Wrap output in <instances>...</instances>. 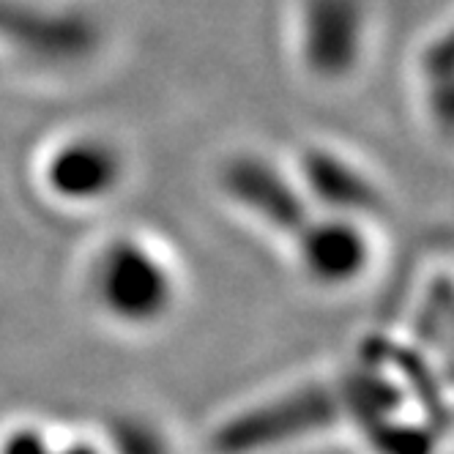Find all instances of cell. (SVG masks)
<instances>
[{
  "mask_svg": "<svg viewBox=\"0 0 454 454\" xmlns=\"http://www.w3.org/2000/svg\"><path fill=\"white\" fill-rule=\"evenodd\" d=\"M400 405L403 388L397 380L375 364H364L227 419L214 433V449L219 454H261L334 427L340 421H356L367 427L378 419L397 413Z\"/></svg>",
  "mask_w": 454,
  "mask_h": 454,
  "instance_id": "6da1fadb",
  "label": "cell"
},
{
  "mask_svg": "<svg viewBox=\"0 0 454 454\" xmlns=\"http://www.w3.org/2000/svg\"><path fill=\"white\" fill-rule=\"evenodd\" d=\"M93 296L121 323H153L173 304V277L159 257L137 241L118 239L96 257Z\"/></svg>",
  "mask_w": 454,
  "mask_h": 454,
  "instance_id": "7a4b0ae2",
  "label": "cell"
},
{
  "mask_svg": "<svg viewBox=\"0 0 454 454\" xmlns=\"http://www.w3.org/2000/svg\"><path fill=\"white\" fill-rule=\"evenodd\" d=\"M90 20L0 0V42L47 63H74L96 47Z\"/></svg>",
  "mask_w": 454,
  "mask_h": 454,
  "instance_id": "3957f363",
  "label": "cell"
},
{
  "mask_svg": "<svg viewBox=\"0 0 454 454\" xmlns=\"http://www.w3.org/2000/svg\"><path fill=\"white\" fill-rule=\"evenodd\" d=\"M222 184L236 203L290 239H299L312 222L309 206L296 186L261 156L231 159L222 173Z\"/></svg>",
  "mask_w": 454,
  "mask_h": 454,
  "instance_id": "277c9868",
  "label": "cell"
},
{
  "mask_svg": "<svg viewBox=\"0 0 454 454\" xmlns=\"http://www.w3.org/2000/svg\"><path fill=\"white\" fill-rule=\"evenodd\" d=\"M296 244L304 269L323 285H345L356 279L370 261L362 227L348 216L312 219Z\"/></svg>",
  "mask_w": 454,
  "mask_h": 454,
  "instance_id": "5b68a950",
  "label": "cell"
},
{
  "mask_svg": "<svg viewBox=\"0 0 454 454\" xmlns=\"http://www.w3.org/2000/svg\"><path fill=\"white\" fill-rule=\"evenodd\" d=\"M121 156L102 140H72L47 161V184L63 200H99L121 181Z\"/></svg>",
  "mask_w": 454,
  "mask_h": 454,
  "instance_id": "8992f818",
  "label": "cell"
},
{
  "mask_svg": "<svg viewBox=\"0 0 454 454\" xmlns=\"http://www.w3.org/2000/svg\"><path fill=\"white\" fill-rule=\"evenodd\" d=\"M304 178L309 192L323 206L348 219L356 214H378L383 206L378 186L332 151H307Z\"/></svg>",
  "mask_w": 454,
  "mask_h": 454,
  "instance_id": "52a82bcc",
  "label": "cell"
},
{
  "mask_svg": "<svg viewBox=\"0 0 454 454\" xmlns=\"http://www.w3.org/2000/svg\"><path fill=\"white\" fill-rule=\"evenodd\" d=\"M359 55V14L348 0H317L307 25V60L323 77L345 74Z\"/></svg>",
  "mask_w": 454,
  "mask_h": 454,
  "instance_id": "ba28073f",
  "label": "cell"
},
{
  "mask_svg": "<svg viewBox=\"0 0 454 454\" xmlns=\"http://www.w3.org/2000/svg\"><path fill=\"white\" fill-rule=\"evenodd\" d=\"M378 454H430L435 446V427H419L397 419V413L378 419L364 427Z\"/></svg>",
  "mask_w": 454,
  "mask_h": 454,
  "instance_id": "9c48e42d",
  "label": "cell"
},
{
  "mask_svg": "<svg viewBox=\"0 0 454 454\" xmlns=\"http://www.w3.org/2000/svg\"><path fill=\"white\" fill-rule=\"evenodd\" d=\"M115 454H173L165 435L151 421L137 416H123L113 425Z\"/></svg>",
  "mask_w": 454,
  "mask_h": 454,
  "instance_id": "30bf717a",
  "label": "cell"
},
{
  "mask_svg": "<svg viewBox=\"0 0 454 454\" xmlns=\"http://www.w3.org/2000/svg\"><path fill=\"white\" fill-rule=\"evenodd\" d=\"M427 82H430V99L438 107L441 126L449 129L451 123V58H449V44L443 42L441 55L427 63Z\"/></svg>",
  "mask_w": 454,
  "mask_h": 454,
  "instance_id": "8fae6325",
  "label": "cell"
},
{
  "mask_svg": "<svg viewBox=\"0 0 454 454\" xmlns=\"http://www.w3.org/2000/svg\"><path fill=\"white\" fill-rule=\"evenodd\" d=\"M55 446L34 427H22L6 435L0 443V454H52Z\"/></svg>",
  "mask_w": 454,
  "mask_h": 454,
  "instance_id": "7c38bea8",
  "label": "cell"
},
{
  "mask_svg": "<svg viewBox=\"0 0 454 454\" xmlns=\"http://www.w3.org/2000/svg\"><path fill=\"white\" fill-rule=\"evenodd\" d=\"M52 454H102V451L96 449L93 443H82V441H77V443H67V446L55 449Z\"/></svg>",
  "mask_w": 454,
  "mask_h": 454,
  "instance_id": "4fadbf2b",
  "label": "cell"
}]
</instances>
